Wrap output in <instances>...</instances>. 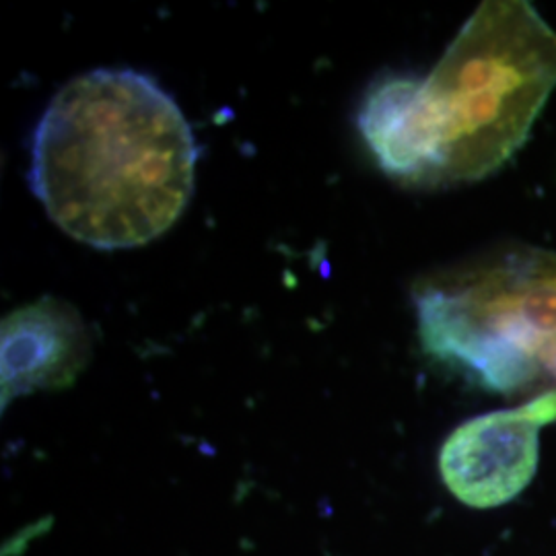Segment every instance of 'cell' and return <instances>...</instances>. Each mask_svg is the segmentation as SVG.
I'll list each match as a JSON object with an SVG mask.
<instances>
[{
    "mask_svg": "<svg viewBox=\"0 0 556 556\" xmlns=\"http://www.w3.org/2000/svg\"><path fill=\"white\" fill-rule=\"evenodd\" d=\"M199 144L176 100L132 68H98L48 103L29 186L68 238L128 250L163 236L194 192Z\"/></svg>",
    "mask_w": 556,
    "mask_h": 556,
    "instance_id": "6da1fadb",
    "label": "cell"
},
{
    "mask_svg": "<svg viewBox=\"0 0 556 556\" xmlns=\"http://www.w3.org/2000/svg\"><path fill=\"white\" fill-rule=\"evenodd\" d=\"M555 87V29L528 2H484L427 77L371 85L358 132L400 181H475L516 153Z\"/></svg>",
    "mask_w": 556,
    "mask_h": 556,
    "instance_id": "7a4b0ae2",
    "label": "cell"
},
{
    "mask_svg": "<svg viewBox=\"0 0 556 556\" xmlns=\"http://www.w3.org/2000/svg\"><path fill=\"white\" fill-rule=\"evenodd\" d=\"M556 420V390L523 406L462 422L439 452V472L450 493L468 507L505 505L532 482L540 429Z\"/></svg>",
    "mask_w": 556,
    "mask_h": 556,
    "instance_id": "3957f363",
    "label": "cell"
},
{
    "mask_svg": "<svg viewBox=\"0 0 556 556\" xmlns=\"http://www.w3.org/2000/svg\"><path fill=\"white\" fill-rule=\"evenodd\" d=\"M2 404L68 388L91 357V334L79 312L62 299L41 298L9 314L0 334Z\"/></svg>",
    "mask_w": 556,
    "mask_h": 556,
    "instance_id": "277c9868",
    "label": "cell"
}]
</instances>
